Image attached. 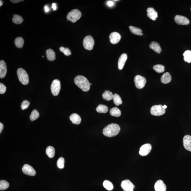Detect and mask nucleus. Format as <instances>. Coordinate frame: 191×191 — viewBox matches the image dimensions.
Listing matches in <instances>:
<instances>
[{"instance_id": "obj_44", "label": "nucleus", "mask_w": 191, "mask_h": 191, "mask_svg": "<svg viewBox=\"0 0 191 191\" xmlns=\"http://www.w3.org/2000/svg\"><path fill=\"white\" fill-rule=\"evenodd\" d=\"M44 9H45V12L47 13L48 12H49V8L47 6H44Z\"/></svg>"}, {"instance_id": "obj_24", "label": "nucleus", "mask_w": 191, "mask_h": 191, "mask_svg": "<svg viewBox=\"0 0 191 191\" xmlns=\"http://www.w3.org/2000/svg\"><path fill=\"white\" fill-rule=\"evenodd\" d=\"M102 97L103 99L109 101L113 99V95L111 92L108 90H106L102 95Z\"/></svg>"}, {"instance_id": "obj_11", "label": "nucleus", "mask_w": 191, "mask_h": 191, "mask_svg": "<svg viewBox=\"0 0 191 191\" xmlns=\"http://www.w3.org/2000/svg\"><path fill=\"white\" fill-rule=\"evenodd\" d=\"M22 171L24 174L29 176H34L36 174L35 169L32 166L27 164L24 165L23 166Z\"/></svg>"}, {"instance_id": "obj_31", "label": "nucleus", "mask_w": 191, "mask_h": 191, "mask_svg": "<svg viewBox=\"0 0 191 191\" xmlns=\"http://www.w3.org/2000/svg\"><path fill=\"white\" fill-rule=\"evenodd\" d=\"M13 22L16 24H20L24 21V19L21 16L17 15H14L12 19Z\"/></svg>"}, {"instance_id": "obj_19", "label": "nucleus", "mask_w": 191, "mask_h": 191, "mask_svg": "<svg viewBox=\"0 0 191 191\" xmlns=\"http://www.w3.org/2000/svg\"><path fill=\"white\" fill-rule=\"evenodd\" d=\"M70 120L74 124L79 125L81 122V118L79 115L76 113L72 114L70 116Z\"/></svg>"}, {"instance_id": "obj_42", "label": "nucleus", "mask_w": 191, "mask_h": 191, "mask_svg": "<svg viewBox=\"0 0 191 191\" xmlns=\"http://www.w3.org/2000/svg\"><path fill=\"white\" fill-rule=\"evenodd\" d=\"M4 128V125L2 123H0V133H1L2 132Z\"/></svg>"}, {"instance_id": "obj_3", "label": "nucleus", "mask_w": 191, "mask_h": 191, "mask_svg": "<svg viewBox=\"0 0 191 191\" xmlns=\"http://www.w3.org/2000/svg\"><path fill=\"white\" fill-rule=\"evenodd\" d=\"M17 73L20 82L23 85H27L29 83V78L26 71L22 68H19L17 70Z\"/></svg>"}, {"instance_id": "obj_6", "label": "nucleus", "mask_w": 191, "mask_h": 191, "mask_svg": "<svg viewBox=\"0 0 191 191\" xmlns=\"http://www.w3.org/2000/svg\"><path fill=\"white\" fill-rule=\"evenodd\" d=\"M94 40L91 36H87L84 39L83 46L87 50H92L94 45Z\"/></svg>"}, {"instance_id": "obj_29", "label": "nucleus", "mask_w": 191, "mask_h": 191, "mask_svg": "<svg viewBox=\"0 0 191 191\" xmlns=\"http://www.w3.org/2000/svg\"><path fill=\"white\" fill-rule=\"evenodd\" d=\"M113 101L114 103L116 106H119V105H121L122 103L121 97L117 94H114L113 95Z\"/></svg>"}, {"instance_id": "obj_43", "label": "nucleus", "mask_w": 191, "mask_h": 191, "mask_svg": "<svg viewBox=\"0 0 191 191\" xmlns=\"http://www.w3.org/2000/svg\"><path fill=\"white\" fill-rule=\"evenodd\" d=\"M52 8H53L54 10H56V4L55 3H53L52 4Z\"/></svg>"}, {"instance_id": "obj_41", "label": "nucleus", "mask_w": 191, "mask_h": 191, "mask_svg": "<svg viewBox=\"0 0 191 191\" xmlns=\"http://www.w3.org/2000/svg\"><path fill=\"white\" fill-rule=\"evenodd\" d=\"M107 4L109 6H112L114 5V2L112 1H108L107 3Z\"/></svg>"}, {"instance_id": "obj_21", "label": "nucleus", "mask_w": 191, "mask_h": 191, "mask_svg": "<svg viewBox=\"0 0 191 191\" xmlns=\"http://www.w3.org/2000/svg\"><path fill=\"white\" fill-rule=\"evenodd\" d=\"M172 78L169 72H166L162 76L161 78V82L164 84H168L170 82Z\"/></svg>"}, {"instance_id": "obj_2", "label": "nucleus", "mask_w": 191, "mask_h": 191, "mask_svg": "<svg viewBox=\"0 0 191 191\" xmlns=\"http://www.w3.org/2000/svg\"><path fill=\"white\" fill-rule=\"evenodd\" d=\"M121 130L120 126L116 123H111L104 128L103 133L105 136L111 137L117 135Z\"/></svg>"}, {"instance_id": "obj_46", "label": "nucleus", "mask_w": 191, "mask_h": 191, "mask_svg": "<svg viewBox=\"0 0 191 191\" xmlns=\"http://www.w3.org/2000/svg\"><path fill=\"white\" fill-rule=\"evenodd\" d=\"M163 107L165 109H166L167 108V106H166L165 105H164V106H163Z\"/></svg>"}, {"instance_id": "obj_14", "label": "nucleus", "mask_w": 191, "mask_h": 191, "mask_svg": "<svg viewBox=\"0 0 191 191\" xmlns=\"http://www.w3.org/2000/svg\"><path fill=\"white\" fill-rule=\"evenodd\" d=\"M7 69L6 62L3 60L0 61V78L3 79L6 77Z\"/></svg>"}, {"instance_id": "obj_30", "label": "nucleus", "mask_w": 191, "mask_h": 191, "mask_svg": "<svg viewBox=\"0 0 191 191\" xmlns=\"http://www.w3.org/2000/svg\"><path fill=\"white\" fill-rule=\"evenodd\" d=\"M184 60L185 62L190 63L191 62V51L187 50L183 54Z\"/></svg>"}, {"instance_id": "obj_7", "label": "nucleus", "mask_w": 191, "mask_h": 191, "mask_svg": "<svg viewBox=\"0 0 191 191\" xmlns=\"http://www.w3.org/2000/svg\"><path fill=\"white\" fill-rule=\"evenodd\" d=\"M61 83L58 79L54 80L51 86V90L54 96H57L59 94L61 90Z\"/></svg>"}, {"instance_id": "obj_16", "label": "nucleus", "mask_w": 191, "mask_h": 191, "mask_svg": "<svg viewBox=\"0 0 191 191\" xmlns=\"http://www.w3.org/2000/svg\"><path fill=\"white\" fill-rule=\"evenodd\" d=\"M154 188L155 191H166V186L162 181L159 180L155 184Z\"/></svg>"}, {"instance_id": "obj_33", "label": "nucleus", "mask_w": 191, "mask_h": 191, "mask_svg": "<svg viewBox=\"0 0 191 191\" xmlns=\"http://www.w3.org/2000/svg\"><path fill=\"white\" fill-rule=\"evenodd\" d=\"M153 69L158 73H162L165 71V67L161 65H157L154 66Z\"/></svg>"}, {"instance_id": "obj_1", "label": "nucleus", "mask_w": 191, "mask_h": 191, "mask_svg": "<svg viewBox=\"0 0 191 191\" xmlns=\"http://www.w3.org/2000/svg\"><path fill=\"white\" fill-rule=\"evenodd\" d=\"M76 85L84 91L87 92L89 90L90 84L86 78L82 75L76 77L74 79Z\"/></svg>"}, {"instance_id": "obj_40", "label": "nucleus", "mask_w": 191, "mask_h": 191, "mask_svg": "<svg viewBox=\"0 0 191 191\" xmlns=\"http://www.w3.org/2000/svg\"><path fill=\"white\" fill-rule=\"evenodd\" d=\"M23 1H24V0H23V1H22V0H15V1H14V0H13V1L12 0H11L10 1L11 2L14 3H19Z\"/></svg>"}, {"instance_id": "obj_9", "label": "nucleus", "mask_w": 191, "mask_h": 191, "mask_svg": "<svg viewBox=\"0 0 191 191\" xmlns=\"http://www.w3.org/2000/svg\"><path fill=\"white\" fill-rule=\"evenodd\" d=\"M122 188L124 191H133L135 186L130 181L126 179L122 182L121 184Z\"/></svg>"}, {"instance_id": "obj_34", "label": "nucleus", "mask_w": 191, "mask_h": 191, "mask_svg": "<svg viewBox=\"0 0 191 191\" xmlns=\"http://www.w3.org/2000/svg\"><path fill=\"white\" fill-rule=\"evenodd\" d=\"M103 185L107 190L111 191L113 188V185L110 181L106 180L103 183Z\"/></svg>"}, {"instance_id": "obj_5", "label": "nucleus", "mask_w": 191, "mask_h": 191, "mask_svg": "<svg viewBox=\"0 0 191 191\" xmlns=\"http://www.w3.org/2000/svg\"><path fill=\"white\" fill-rule=\"evenodd\" d=\"M165 113V109L161 105H154L151 107V113L154 116H160Z\"/></svg>"}, {"instance_id": "obj_45", "label": "nucleus", "mask_w": 191, "mask_h": 191, "mask_svg": "<svg viewBox=\"0 0 191 191\" xmlns=\"http://www.w3.org/2000/svg\"><path fill=\"white\" fill-rule=\"evenodd\" d=\"M3 4V1H0V6H1Z\"/></svg>"}, {"instance_id": "obj_48", "label": "nucleus", "mask_w": 191, "mask_h": 191, "mask_svg": "<svg viewBox=\"0 0 191 191\" xmlns=\"http://www.w3.org/2000/svg\"></svg>"}, {"instance_id": "obj_27", "label": "nucleus", "mask_w": 191, "mask_h": 191, "mask_svg": "<svg viewBox=\"0 0 191 191\" xmlns=\"http://www.w3.org/2000/svg\"><path fill=\"white\" fill-rule=\"evenodd\" d=\"M24 41L22 37H19L16 38L15 40V44L16 47L19 48L22 47L24 45Z\"/></svg>"}, {"instance_id": "obj_20", "label": "nucleus", "mask_w": 191, "mask_h": 191, "mask_svg": "<svg viewBox=\"0 0 191 191\" xmlns=\"http://www.w3.org/2000/svg\"><path fill=\"white\" fill-rule=\"evenodd\" d=\"M149 47L156 53L160 54L161 52V48L159 44L155 42H151L150 44Z\"/></svg>"}, {"instance_id": "obj_8", "label": "nucleus", "mask_w": 191, "mask_h": 191, "mask_svg": "<svg viewBox=\"0 0 191 191\" xmlns=\"http://www.w3.org/2000/svg\"><path fill=\"white\" fill-rule=\"evenodd\" d=\"M134 81L136 88L138 89H141L144 87L146 80L145 77L141 76V75H137L135 77Z\"/></svg>"}, {"instance_id": "obj_22", "label": "nucleus", "mask_w": 191, "mask_h": 191, "mask_svg": "<svg viewBox=\"0 0 191 191\" xmlns=\"http://www.w3.org/2000/svg\"><path fill=\"white\" fill-rule=\"evenodd\" d=\"M46 55L47 58L49 61H54L56 59L55 52L52 49H49L46 51Z\"/></svg>"}, {"instance_id": "obj_10", "label": "nucleus", "mask_w": 191, "mask_h": 191, "mask_svg": "<svg viewBox=\"0 0 191 191\" xmlns=\"http://www.w3.org/2000/svg\"><path fill=\"white\" fill-rule=\"evenodd\" d=\"M174 21L179 25H188L190 23V21L185 16L177 15L174 17Z\"/></svg>"}, {"instance_id": "obj_37", "label": "nucleus", "mask_w": 191, "mask_h": 191, "mask_svg": "<svg viewBox=\"0 0 191 191\" xmlns=\"http://www.w3.org/2000/svg\"><path fill=\"white\" fill-rule=\"evenodd\" d=\"M60 52H63L66 56H68L71 54V52L70 49L68 48H65L63 47H61L60 48Z\"/></svg>"}, {"instance_id": "obj_35", "label": "nucleus", "mask_w": 191, "mask_h": 191, "mask_svg": "<svg viewBox=\"0 0 191 191\" xmlns=\"http://www.w3.org/2000/svg\"><path fill=\"white\" fill-rule=\"evenodd\" d=\"M39 114L36 109L33 110L30 116V119L31 121H34L37 119L39 118Z\"/></svg>"}, {"instance_id": "obj_47", "label": "nucleus", "mask_w": 191, "mask_h": 191, "mask_svg": "<svg viewBox=\"0 0 191 191\" xmlns=\"http://www.w3.org/2000/svg\"><path fill=\"white\" fill-rule=\"evenodd\" d=\"M90 85H92V84L91 83H90Z\"/></svg>"}, {"instance_id": "obj_36", "label": "nucleus", "mask_w": 191, "mask_h": 191, "mask_svg": "<svg viewBox=\"0 0 191 191\" xmlns=\"http://www.w3.org/2000/svg\"><path fill=\"white\" fill-rule=\"evenodd\" d=\"M57 167L59 169H63L65 166V160L63 158H59L57 163Z\"/></svg>"}, {"instance_id": "obj_23", "label": "nucleus", "mask_w": 191, "mask_h": 191, "mask_svg": "<svg viewBox=\"0 0 191 191\" xmlns=\"http://www.w3.org/2000/svg\"><path fill=\"white\" fill-rule=\"evenodd\" d=\"M129 29L131 32L135 35L139 36H142L143 35L142 33V31L139 28L134 27V26H130Z\"/></svg>"}, {"instance_id": "obj_13", "label": "nucleus", "mask_w": 191, "mask_h": 191, "mask_svg": "<svg viewBox=\"0 0 191 191\" xmlns=\"http://www.w3.org/2000/svg\"><path fill=\"white\" fill-rule=\"evenodd\" d=\"M110 42L111 43L115 44L119 42L121 39V36L119 33L116 32L112 33L109 36Z\"/></svg>"}, {"instance_id": "obj_17", "label": "nucleus", "mask_w": 191, "mask_h": 191, "mask_svg": "<svg viewBox=\"0 0 191 191\" xmlns=\"http://www.w3.org/2000/svg\"><path fill=\"white\" fill-rule=\"evenodd\" d=\"M128 59V56L126 54H122L119 59L118 68L119 70H122Z\"/></svg>"}, {"instance_id": "obj_26", "label": "nucleus", "mask_w": 191, "mask_h": 191, "mask_svg": "<svg viewBox=\"0 0 191 191\" xmlns=\"http://www.w3.org/2000/svg\"><path fill=\"white\" fill-rule=\"evenodd\" d=\"M46 153L49 158H53L55 154V148L52 146H48L46 149Z\"/></svg>"}, {"instance_id": "obj_15", "label": "nucleus", "mask_w": 191, "mask_h": 191, "mask_svg": "<svg viewBox=\"0 0 191 191\" xmlns=\"http://www.w3.org/2000/svg\"><path fill=\"white\" fill-rule=\"evenodd\" d=\"M183 146L187 150L191 151V136L186 135L183 138Z\"/></svg>"}, {"instance_id": "obj_4", "label": "nucleus", "mask_w": 191, "mask_h": 191, "mask_svg": "<svg viewBox=\"0 0 191 191\" xmlns=\"http://www.w3.org/2000/svg\"><path fill=\"white\" fill-rule=\"evenodd\" d=\"M82 16V13L78 9H73L68 13L67 16L68 20L75 23L80 19Z\"/></svg>"}, {"instance_id": "obj_25", "label": "nucleus", "mask_w": 191, "mask_h": 191, "mask_svg": "<svg viewBox=\"0 0 191 191\" xmlns=\"http://www.w3.org/2000/svg\"><path fill=\"white\" fill-rule=\"evenodd\" d=\"M110 114L112 116L118 117L121 116V112L116 107L111 109L110 111Z\"/></svg>"}, {"instance_id": "obj_18", "label": "nucleus", "mask_w": 191, "mask_h": 191, "mask_svg": "<svg viewBox=\"0 0 191 191\" xmlns=\"http://www.w3.org/2000/svg\"><path fill=\"white\" fill-rule=\"evenodd\" d=\"M147 16L152 20H156L158 17V13L153 8H148L147 9Z\"/></svg>"}, {"instance_id": "obj_28", "label": "nucleus", "mask_w": 191, "mask_h": 191, "mask_svg": "<svg viewBox=\"0 0 191 191\" xmlns=\"http://www.w3.org/2000/svg\"><path fill=\"white\" fill-rule=\"evenodd\" d=\"M108 110V107L103 105H98L96 109V111L99 113H106L107 112Z\"/></svg>"}, {"instance_id": "obj_12", "label": "nucleus", "mask_w": 191, "mask_h": 191, "mask_svg": "<svg viewBox=\"0 0 191 191\" xmlns=\"http://www.w3.org/2000/svg\"><path fill=\"white\" fill-rule=\"evenodd\" d=\"M152 146L150 144H146L141 146L140 148L139 154L142 156L147 155L151 152Z\"/></svg>"}, {"instance_id": "obj_39", "label": "nucleus", "mask_w": 191, "mask_h": 191, "mask_svg": "<svg viewBox=\"0 0 191 191\" xmlns=\"http://www.w3.org/2000/svg\"><path fill=\"white\" fill-rule=\"evenodd\" d=\"M6 87L3 84L0 83V93L3 94L5 93L6 91Z\"/></svg>"}, {"instance_id": "obj_38", "label": "nucleus", "mask_w": 191, "mask_h": 191, "mask_svg": "<svg viewBox=\"0 0 191 191\" xmlns=\"http://www.w3.org/2000/svg\"><path fill=\"white\" fill-rule=\"evenodd\" d=\"M30 105V102L27 100H24L21 103V108L22 110H24L27 109Z\"/></svg>"}, {"instance_id": "obj_32", "label": "nucleus", "mask_w": 191, "mask_h": 191, "mask_svg": "<svg viewBox=\"0 0 191 191\" xmlns=\"http://www.w3.org/2000/svg\"><path fill=\"white\" fill-rule=\"evenodd\" d=\"M9 184L7 181L5 180L0 181V190H6L9 188Z\"/></svg>"}]
</instances>
